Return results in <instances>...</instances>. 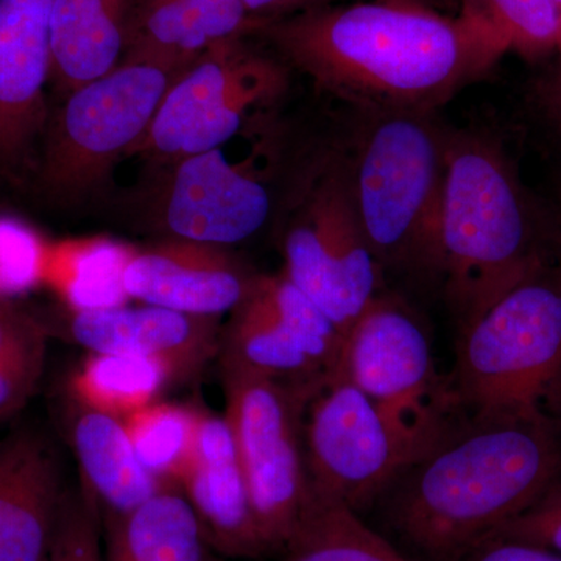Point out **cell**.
<instances>
[{"label":"cell","instance_id":"cell-20","mask_svg":"<svg viewBox=\"0 0 561 561\" xmlns=\"http://www.w3.org/2000/svg\"><path fill=\"white\" fill-rule=\"evenodd\" d=\"M127 16L128 0H54L50 83L55 90L69 94L121 65Z\"/></svg>","mask_w":561,"mask_h":561},{"label":"cell","instance_id":"cell-21","mask_svg":"<svg viewBox=\"0 0 561 561\" xmlns=\"http://www.w3.org/2000/svg\"><path fill=\"white\" fill-rule=\"evenodd\" d=\"M219 357L221 370L249 373L308 389H319L331 376L305 353L300 342L253 290L221 328Z\"/></svg>","mask_w":561,"mask_h":561},{"label":"cell","instance_id":"cell-29","mask_svg":"<svg viewBox=\"0 0 561 561\" xmlns=\"http://www.w3.org/2000/svg\"><path fill=\"white\" fill-rule=\"evenodd\" d=\"M460 11L481 21L507 50L527 60L560 47L561 13L553 0H460Z\"/></svg>","mask_w":561,"mask_h":561},{"label":"cell","instance_id":"cell-2","mask_svg":"<svg viewBox=\"0 0 561 561\" xmlns=\"http://www.w3.org/2000/svg\"><path fill=\"white\" fill-rule=\"evenodd\" d=\"M472 412L394 482L391 523L427 561L463 560L559 483L561 446L541 409Z\"/></svg>","mask_w":561,"mask_h":561},{"label":"cell","instance_id":"cell-15","mask_svg":"<svg viewBox=\"0 0 561 561\" xmlns=\"http://www.w3.org/2000/svg\"><path fill=\"white\" fill-rule=\"evenodd\" d=\"M69 313L70 339L84 350L160 362L171 370L173 381L197 375L219 356L221 327L217 317L191 316L146 302Z\"/></svg>","mask_w":561,"mask_h":561},{"label":"cell","instance_id":"cell-37","mask_svg":"<svg viewBox=\"0 0 561 561\" xmlns=\"http://www.w3.org/2000/svg\"><path fill=\"white\" fill-rule=\"evenodd\" d=\"M557 202H559V210L561 216V181L559 187H557Z\"/></svg>","mask_w":561,"mask_h":561},{"label":"cell","instance_id":"cell-1","mask_svg":"<svg viewBox=\"0 0 561 561\" xmlns=\"http://www.w3.org/2000/svg\"><path fill=\"white\" fill-rule=\"evenodd\" d=\"M287 68L364 114L434 113L481 79L507 47L467 13L412 0H354L261 21Z\"/></svg>","mask_w":561,"mask_h":561},{"label":"cell","instance_id":"cell-30","mask_svg":"<svg viewBox=\"0 0 561 561\" xmlns=\"http://www.w3.org/2000/svg\"><path fill=\"white\" fill-rule=\"evenodd\" d=\"M50 242L27 221L0 214V297L18 300L44 286Z\"/></svg>","mask_w":561,"mask_h":561},{"label":"cell","instance_id":"cell-12","mask_svg":"<svg viewBox=\"0 0 561 561\" xmlns=\"http://www.w3.org/2000/svg\"><path fill=\"white\" fill-rule=\"evenodd\" d=\"M162 168L151 210L169 238L230 249L256 236L271 219V184L254 154L232 162L216 149Z\"/></svg>","mask_w":561,"mask_h":561},{"label":"cell","instance_id":"cell-3","mask_svg":"<svg viewBox=\"0 0 561 561\" xmlns=\"http://www.w3.org/2000/svg\"><path fill=\"white\" fill-rule=\"evenodd\" d=\"M559 257L501 144L449 131L438 279L460 328Z\"/></svg>","mask_w":561,"mask_h":561},{"label":"cell","instance_id":"cell-17","mask_svg":"<svg viewBox=\"0 0 561 561\" xmlns=\"http://www.w3.org/2000/svg\"><path fill=\"white\" fill-rule=\"evenodd\" d=\"M61 465L33 430L0 438V561H44L60 513Z\"/></svg>","mask_w":561,"mask_h":561},{"label":"cell","instance_id":"cell-7","mask_svg":"<svg viewBox=\"0 0 561 561\" xmlns=\"http://www.w3.org/2000/svg\"><path fill=\"white\" fill-rule=\"evenodd\" d=\"M176 73L124 60L66 94L60 108L49 114L41 139L35 164L39 191L58 202H76L98 191L146 136Z\"/></svg>","mask_w":561,"mask_h":561},{"label":"cell","instance_id":"cell-13","mask_svg":"<svg viewBox=\"0 0 561 561\" xmlns=\"http://www.w3.org/2000/svg\"><path fill=\"white\" fill-rule=\"evenodd\" d=\"M54 0H0V175L35 169L49 121Z\"/></svg>","mask_w":561,"mask_h":561},{"label":"cell","instance_id":"cell-34","mask_svg":"<svg viewBox=\"0 0 561 561\" xmlns=\"http://www.w3.org/2000/svg\"><path fill=\"white\" fill-rule=\"evenodd\" d=\"M342 2H354V0H242L250 16L256 21L278 20L300 11Z\"/></svg>","mask_w":561,"mask_h":561},{"label":"cell","instance_id":"cell-25","mask_svg":"<svg viewBox=\"0 0 561 561\" xmlns=\"http://www.w3.org/2000/svg\"><path fill=\"white\" fill-rule=\"evenodd\" d=\"M173 381L160 362L122 353H90L73 376V400L84 408L125 420L157 402Z\"/></svg>","mask_w":561,"mask_h":561},{"label":"cell","instance_id":"cell-27","mask_svg":"<svg viewBox=\"0 0 561 561\" xmlns=\"http://www.w3.org/2000/svg\"><path fill=\"white\" fill-rule=\"evenodd\" d=\"M49 330L16 298L0 297V423L35 397L47 360Z\"/></svg>","mask_w":561,"mask_h":561},{"label":"cell","instance_id":"cell-23","mask_svg":"<svg viewBox=\"0 0 561 561\" xmlns=\"http://www.w3.org/2000/svg\"><path fill=\"white\" fill-rule=\"evenodd\" d=\"M136 247L110 236L50 242L44 286L69 312L102 311L128 305L125 272Z\"/></svg>","mask_w":561,"mask_h":561},{"label":"cell","instance_id":"cell-26","mask_svg":"<svg viewBox=\"0 0 561 561\" xmlns=\"http://www.w3.org/2000/svg\"><path fill=\"white\" fill-rule=\"evenodd\" d=\"M201 420L202 412L186 405L157 401L122 421L142 467L180 490L194 460Z\"/></svg>","mask_w":561,"mask_h":561},{"label":"cell","instance_id":"cell-14","mask_svg":"<svg viewBox=\"0 0 561 561\" xmlns=\"http://www.w3.org/2000/svg\"><path fill=\"white\" fill-rule=\"evenodd\" d=\"M257 276L228 247L168 238L136 249L125 289L131 301L221 319L247 300Z\"/></svg>","mask_w":561,"mask_h":561},{"label":"cell","instance_id":"cell-10","mask_svg":"<svg viewBox=\"0 0 561 561\" xmlns=\"http://www.w3.org/2000/svg\"><path fill=\"white\" fill-rule=\"evenodd\" d=\"M423 451L339 371L324 379L306 405L302 454L308 486L354 512L393 485Z\"/></svg>","mask_w":561,"mask_h":561},{"label":"cell","instance_id":"cell-33","mask_svg":"<svg viewBox=\"0 0 561 561\" xmlns=\"http://www.w3.org/2000/svg\"><path fill=\"white\" fill-rule=\"evenodd\" d=\"M461 561H561V553L511 538H489Z\"/></svg>","mask_w":561,"mask_h":561},{"label":"cell","instance_id":"cell-24","mask_svg":"<svg viewBox=\"0 0 561 561\" xmlns=\"http://www.w3.org/2000/svg\"><path fill=\"white\" fill-rule=\"evenodd\" d=\"M279 561H411L343 502L308 486Z\"/></svg>","mask_w":561,"mask_h":561},{"label":"cell","instance_id":"cell-16","mask_svg":"<svg viewBox=\"0 0 561 561\" xmlns=\"http://www.w3.org/2000/svg\"><path fill=\"white\" fill-rule=\"evenodd\" d=\"M181 489L197 515L206 546L228 559L271 556L254 516L238 446L225 415L202 412L194 460Z\"/></svg>","mask_w":561,"mask_h":561},{"label":"cell","instance_id":"cell-32","mask_svg":"<svg viewBox=\"0 0 561 561\" xmlns=\"http://www.w3.org/2000/svg\"><path fill=\"white\" fill-rule=\"evenodd\" d=\"M511 538L561 553V486L557 483L537 504L501 527L493 537Z\"/></svg>","mask_w":561,"mask_h":561},{"label":"cell","instance_id":"cell-22","mask_svg":"<svg viewBox=\"0 0 561 561\" xmlns=\"http://www.w3.org/2000/svg\"><path fill=\"white\" fill-rule=\"evenodd\" d=\"M105 561H205V538L191 502L165 490L125 515L103 519Z\"/></svg>","mask_w":561,"mask_h":561},{"label":"cell","instance_id":"cell-6","mask_svg":"<svg viewBox=\"0 0 561 561\" xmlns=\"http://www.w3.org/2000/svg\"><path fill=\"white\" fill-rule=\"evenodd\" d=\"M561 378V260L460 328L451 389L472 411L538 408Z\"/></svg>","mask_w":561,"mask_h":561},{"label":"cell","instance_id":"cell-4","mask_svg":"<svg viewBox=\"0 0 561 561\" xmlns=\"http://www.w3.org/2000/svg\"><path fill=\"white\" fill-rule=\"evenodd\" d=\"M348 147L351 187L383 271L440 276L449 131L434 113L364 114Z\"/></svg>","mask_w":561,"mask_h":561},{"label":"cell","instance_id":"cell-38","mask_svg":"<svg viewBox=\"0 0 561 561\" xmlns=\"http://www.w3.org/2000/svg\"><path fill=\"white\" fill-rule=\"evenodd\" d=\"M553 2L557 3V7H559L560 13H561V0H553Z\"/></svg>","mask_w":561,"mask_h":561},{"label":"cell","instance_id":"cell-28","mask_svg":"<svg viewBox=\"0 0 561 561\" xmlns=\"http://www.w3.org/2000/svg\"><path fill=\"white\" fill-rule=\"evenodd\" d=\"M253 294L294 334L321 370L328 375L337 371L345 334L306 291L280 272L278 275L260 273Z\"/></svg>","mask_w":561,"mask_h":561},{"label":"cell","instance_id":"cell-39","mask_svg":"<svg viewBox=\"0 0 561 561\" xmlns=\"http://www.w3.org/2000/svg\"><path fill=\"white\" fill-rule=\"evenodd\" d=\"M205 561H206V559H205Z\"/></svg>","mask_w":561,"mask_h":561},{"label":"cell","instance_id":"cell-9","mask_svg":"<svg viewBox=\"0 0 561 561\" xmlns=\"http://www.w3.org/2000/svg\"><path fill=\"white\" fill-rule=\"evenodd\" d=\"M225 419L238 446L251 505L268 552L280 553L306 494L302 415L317 390L221 370Z\"/></svg>","mask_w":561,"mask_h":561},{"label":"cell","instance_id":"cell-11","mask_svg":"<svg viewBox=\"0 0 561 561\" xmlns=\"http://www.w3.org/2000/svg\"><path fill=\"white\" fill-rule=\"evenodd\" d=\"M337 371L426 451L448 426L451 383L435 370L430 337L411 309L379 295L343 335Z\"/></svg>","mask_w":561,"mask_h":561},{"label":"cell","instance_id":"cell-5","mask_svg":"<svg viewBox=\"0 0 561 561\" xmlns=\"http://www.w3.org/2000/svg\"><path fill=\"white\" fill-rule=\"evenodd\" d=\"M289 198L280 247L283 273L345 334L383 294L386 275L354 203L348 149L328 146L317 151Z\"/></svg>","mask_w":561,"mask_h":561},{"label":"cell","instance_id":"cell-19","mask_svg":"<svg viewBox=\"0 0 561 561\" xmlns=\"http://www.w3.org/2000/svg\"><path fill=\"white\" fill-rule=\"evenodd\" d=\"M70 440L79 460L81 490L101 518L125 515L169 489L140 463L124 421L76 402Z\"/></svg>","mask_w":561,"mask_h":561},{"label":"cell","instance_id":"cell-36","mask_svg":"<svg viewBox=\"0 0 561 561\" xmlns=\"http://www.w3.org/2000/svg\"><path fill=\"white\" fill-rule=\"evenodd\" d=\"M412 2L421 3V5L435 11L440 7H460V0H412Z\"/></svg>","mask_w":561,"mask_h":561},{"label":"cell","instance_id":"cell-31","mask_svg":"<svg viewBox=\"0 0 561 561\" xmlns=\"http://www.w3.org/2000/svg\"><path fill=\"white\" fill-rule=\"evenodd\" d=\"M44 561H105L101 515L83 490H66Z\"/></svg>","mask_w":561,"mask_h":561},{"label":"cell","instance_id":"cell-35","mask_svg":"<svg viewBox=\"0 0 561 561\" xmlns=\"http://www.w3.org/2000/svg\"><path fill=\"white\" fill-rule=\"evenodd\" d=\"M537 94L546 119L561 138V65L549 79L540 83Z\"/></svg>","mask_w":561,"mask_h":561},{"label":"cell","instance_id":"cell-8","mask_svg":"<svg viewBox=\"0 0 561 561\" xmlns=\"http://www.w3.org/2000/svg\"><path fill=\"white\" fill-rule=\"evenodd\" d=\"M234 38L213 44L181 69L161 99L146 136L131 151L168 165L234 138L251 111H262L286 94L287 66Z\"/></svg>","mask_w":561,"mask_h":561},{"label":"cell","instance_id":"cell-18","mask_svg":"<svg viewBox=\"0 0 561 561\" xmlns=\"http://www.w3.org/2000/svg\"><path fill=\"white\" fill-rule=\"evenodd\" d=\"M260 22L242 0H128L124 60L180 72L213 44L249 38Z\"/></svg>","mask_w":561,"mask_h":561}]
</instances>
